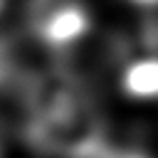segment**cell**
<instances>
[{
    "mask_svg": "<svg viewBox=\"0 0 158 158\" xmlns=\"http://www.w3.org/2000/svg\"><path fill=\"white\" fill-rule=\"evenodd\" d=\"M25 136L44 153L62 158H86L101 151L104 121L89 94L62 69L42 77L22 99Z\"/></svg>",
    "mask_w": 158,
    "mask_h": 158,
    "instance_id": "6da1fadb",
    "label": "cell"
},
{
    "mask_svg": "<svg viewBox=\"0 0 158 158\" xmlns=\"http://www.w3.org/2000/svg\"><path fill=\"white\" fill-rule=\"evenodd\" d=\"M27 25L52 52H67L89 35L91 20L77 0H32Z\"/></svg>",
    "mask_w": 158,
    "mask_h": 158,
    "instance_id": "7a4b0ae2",
    "label": "cell"
},
{
    "mask_svg": "<svg viewBox=\"0 0 158 158\" xmlns=\"http://www.w3.org/2000/svg\"><path fill=\"white\" fill-rule=\"evenodd\" d=\"M121 89L131 99H158V57H141L121 74Z\"/></svg>",
    "mask_w": 158,
    "mask_h": 158,
    "instance_id": "3957f363",
    "label": "cell"
},
{
    "mask_svg": "<svg viewBox=\"0 0 158 158\" xmlns=\"http://www.w3.org/2000/svg\"><path fill=\"white\" fill-rule=\"evenodd\" d=\"M136 2H143V5H153V2H158V0H136Z\"/></svg>",
    "mask_w": 158,
    "mask_h": 158,
    "instance_id": "277c9868",
    "label": "cell"
}]
</instances>
